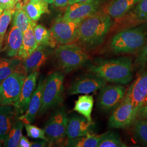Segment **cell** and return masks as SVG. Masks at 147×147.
Listing matches in <instances>:
<instances>
[{
	"instance_id": "obj_1",
	"label": "cell",
	"mask_w": 147,
	"mask_h": 147,
	"mask_svg": "<svg viewBox=\"0 0 147 147\" xmlns=\"http://www.w3.org/2000/svg\"><path fill=\"white\" fill-rule=\"evenodd\" d=\"M89 70L111 83L125 84L132 79V62L130 57L100 59L89 65Z\"/></svg>"
},
{
	"instance_id": "obj_2",
	"label": "cell",
	"mask_w": 147,
	"mask_h": 147,
	"mask_svg": "<svg viewBox=\"0 0 147 147\" xmlns=\"http://www.w3.org/2000/svg\"><path fill=\"white\" fill-rule=\"evenodd\" d=\"M112 26L110 16L98 11L80 22L78 39L87 47H96L103 42Z\"/></svg>"
},
{
	"instance_id": "obj_3",
	"label": "cell",
	"mask_w": 147,
	"mask_h": 147,
	"mask_svg": "<svg viewBox=\"0 0 147 147\" xmlns=\"http://www.w3.org/2000/svg\"><path fill=\"white\" fill-rule=\"evenodd\" d=\"M147 26L142 25L119 32L112 39L110 47L115 53H131L147 42Z\"/></svg>"
},
{
	"instance_id": "obj_4",
	"label": "cell",
	"mask_w": 147,
	"mask_h": 147,
	"mask_svg": "<svg viewBox=\"0 0 147 147\" xmlns=\"http://www.w3.org/2000/svg\"><path fill=\"white\" fill-rule=\"evenodd\" d=\"M64 75L63 73L55 71L50 74L44 81L39 115L44 114L62 102L64 89Z\"/></svg>"
},
{
	"instance_id": "obj_5",
	"label": "cell",
	"mask_w": 147,
	"mask_h": 147,
	"mask_svg": "<svg viewBox=\"0 0 147 147\" xmlns=\"http://www.w3.org/2000/svg\"><path fill=\"white\" fill-rule=\"evenodd\" d=\"M55 56L59 67L66 73H69L84 65L88 56L79 45L74 44H63L57 47Z\"/></svg>"
},
{
	"instance_id": "obj_6",
	"label": "cell",
	"mask_w": 147,
	"mask_h": 147,
	"mask_svg": "<svg viewBox=\"0 0 147 147\" xmlns=\"http://www.w3.org/2000/svg\"><path fill=\"white\" fill-rule=\"evenodd\" d=\"M27 75L16 71L0 83V105H12L18 100Z\"/></svg>"
},
{
	"instance_id": "obj_7",
	"label": "cell",
	"mask_w": 147,
	"mask_h": 147,
	"mask_svg": "<svg viewBox=\"0 0 147 147\" xmlns=\"http://www.w3.org/2000/svg\"><path fill=\"white\" fill-rule=\"evenodd\" d=\"M68 121V118L64 107H59L53 112L45 123L44 129L50 144L62 142L67 136Z\"/></svg>"
},
{
	"instance_id": "obj_8",
	"label": "cell",
	"mask_w": 147,
	"mask_h": 147,
	"mask_svg": "<svg viewBox=\"0 0 147 147\" xmlns=\"http://www.w3.org/2000/svg\"><path fill=\"white\" fill-rule=\"evenodd\" d=\"M80 22L59 17L54 21L50 29L53 38L61 45L71 44L78 37Z\"/></svg>"
},
{
	"instance_id": "obj_9",
	"label": "cell",
	"mask_w": 147,
	"mask_h": 147,
	"mask_svg": "<svg viewBox=\"0 0 147 147\" xmlns=\"http://www.w3.org/2000/svg\"><path fill=\"white\" fill-rule=\"evenodd\" d=\"M137 118L136 113L126 96L113 111L109 119V126L112 129L125 128L130 125Z\"/></svg>"
},
{
	"instance_id": "obj_10",
	"label": "cell",
	"mask_w": 147,
	"mask_h": 147,
	"mask_svg": "<svg viewBox=\"0 0 147 147\" xmlns=\"http://www.w3.org/2000/svg\"><path fill=\"white\" fill-rule=\"evenodd\" d=\"M126 89L121 85H105L100 89L98 104L102 110L115 109L124 99Z\"/></svg>"
},
{
	"instance_id": "obj_11",
	"label": "cell",
	"mask_w": 147,
	"mask_h": 147,
	"mask_svg": "<svg viewBox=\"0 0 147 147\" xmlns=\"http://www.w3.org/2000/svg\"><path fill=\"white\" fill-rule=\"evenodd\" d=\"M107 81L94 73L84 75L76 79L69 87V95L88 94L101 89Z\"/></svg>"
},
{
	"instance_id": "obj_12",
	"label": "cell",
	"mask_w": 147,
	"mask_h": 147,
	"mask_svg": "<svg viewBox=\"0 0 147 147\" xmlns=\"http://www.w3.org/2000/svg\"><path fill=\"white\" fill-rule=\"evenodd\" d=\"M100 0H89L69 5L63 18L80 22L98 12L101 5Z\"/></svg>"
},
{
	"instance_id": "obj_13",
	"label": "cell",
	"mask_w": 147,
	"mask_h": 147,
	"mask_svg": "<svg viewBox=\"0 0 147 147\" xmlns=\"http://www.w3.org/2000/svg\"><path fill=\"white\" fill-rule=\"evenodd\" d=\"M125 96L136 113L147 104V71L140 75L127 89Z\"/></svg>"
},
{
	"instance_id": "obj_14",
	"label": "cell",
	"mask_w": 147,
	"mask_h": 147,
	"mask_svg": "<svg viewBox=\"0 0 147 147\" xmlns=\"http://www.w3.org/2000/svg\"><path fill=\"white\" fill-rule=\"evenodd\" d=\"M39 75L38 71L33 72L28 75L25 80L20 96L13 105L16 114L18 117L24 115L28 109L32 95L36 89Z\"/></svg>"
},
{
	"instance_id": "obj_15",
	"label": "cell",
	"mask_w": 147,
	"mask_h": 147,
	"mask_svg": "<svg viewBox=\"0 0 147 147\" xmlns=\"http://www.w3.org/2000/svg\"><path fill=\"white\" fill-rule=\"evenodd\" d=\"M93 123L84 116L74 115L68 118L66 130L68 139L86 136L90 133V129Z\"/></svg>"
},
{
	"instance_id": "obj_16",
	"label": "cell",
	"mask_w": 147,
	"mask_h": 147,
	"mask_svg": "<svg viewBox=\"0 0 147 147\" xmlns=\"http://www.w3.org/2000/svg\"><path fill=\"white\" fill-rule=\"evenodd\" d=\"M44 81L42 80L39 81L36 89L32 95L26 112L24 115L18 117V119L22 121L24 124L32 123L39 111L42 102V90Z\"/></svg>"
},
{
	"instance_id": "obj_17",
	"label": "cell",
	"mask_w": 147,
	"mask_h": 147,
	"mask_svg": "<svg viewBox=\"0 0 147 147\" xmlns=\"http://www.w3.org/2000/svg\"><path fill=\"white\" fill-rule=\"evenodd\" d=\"M46 47L39 45L27 58L23 59L22 66L24 72L27 76L34 71H38L46 62L47 60V53Z\"/></svg>"
},
{
	"instance_id": "obj_18",
	"label": "cell",
	"mask_w": 147,
	"mask_h": 147,
	"mask_svg": "<svg viewBox=\"0 0 147 147\" xmlns=\"http://www.w3.org/2000/svg\"><path fill=\"white\" fill-rule=\"evenodd\" d=\"M23 37L24 32L18 27L13 25L7 36L5 47L1 50L4 51L7 56L15 57L20 49Z\"/></svg>"
},
{
	"instance_id": "obj_19",
	"label": "cell",
	"mask_w": 147,
	"mask_h": 147,
	"mask_svg": "<svg viewBox=\"0 0 147 147\" xmlns=\"http://www.w3.org/2000/svg\"><path fill=\"white\" fill-rule=\"evenodd\" d=\"M18 117L11 105H0V138L2 143Z\"/></svg>"
},
{
	"instance_id": "obj_20",
	"label": "cell",
	"mask_w": 147,
	"mask_h": 147,
	"mask_svg": "<svg viewBox=\"0 0 147 147\" xmlns=\"http://www.w3.org/2000/svg\"><path fill=\"white\" fill-rule=\"evenodd\" d=\"M140 0H112L106 8V13L111 18L119 19L136 5Z\"/></svg>"
},
{
	"instance_id": "obj_21",
	"label": "cell",
	"mask_w": 147,
	"mask_h": 147,
	"mask_svg": "<svg viewBox=\"0 0 147 147\" xmlns=\"http://www.w3.org/2000/svg\"><path fill=\"white\" fill-rule=\"evenodd\" d=\"M36 23L31 24L26 31L24 32L23 41L17 57L21 59L27 58L38 47L34 36V27Z\"/></svg>"
},
{
	"instance_id": "obj_22",
	"label": "cell",
	"mask_w": 147,
	"mask_h": 147,
	"mask_svg": "<svg viewBox=\"0 0 147 147\" xmlns=\"http://www.w3.org/2000/svg\"><path fill=\"white\" fill-rule=\"evenodd\" d=\"M13 25L18 27L23 32L26 31L30 25L36 23L33 21L23 8L21 1H19L14 7L13 14Z\"/></svg>"
},
{
	"instance_id": "obj_23",
	"label": "cell",
	"mask_w": 147,
	"mask_h": 147,
	"mask_svg": "<svg viewBox=\"0 0 147 147\" xmlns=\"http://www.w3.org/2000/svg\"><path fill=\"white\" fill-rule=\"evenodd\" d=\"M49 3L44 0L29 1L26 5H23V8L32 20L37 22L43 14L49 13Z\"/></svg>"
},
{
	"instance_id": "obj_24",
	"label": "cell",
	"mask_w": 147,
	"mask_h": 147,
	"mask_svg": "<svg viewBox=\"0 0 147 147\" xmlns=\"http://www.w3.org/2000/svg\"><path fill=\"white\" fill-rule=\"evenodd\" d=\"M94 105V99L92 95H80L75 102L73 110L84 116L88 121H92V112Z\"/></svg>"
},
{
	"instance_id": "obj_25",
	"label": "cell",
	"mask_w": 147,
	"mask_h": 147,
	"mask_svg": "<svg viewBox=\"0 0 147 147\" xmlns=\"http://www.w3.org/2000/svg\"><path fill=\"white\" fill-rule=\"evenodd\" d=\"M34 36L38 45L55 47L57 42L53 38L50 30L42 25H36L34 27Z\"/></svg>"
},
{
	"instance_id": "obj_26",
	"label": "cell",
	"mask_w": 147,
	"mask_h": 147,
	"mask_svg": "<svg viewBox=\"0 0 147 147\" xmlns=\"http://www.w3.org/2000/svg\"><path fill=\"white\" fill-rule=\"evenodd\" d=\"M101 135L89 133L86 136L68 139L65 146L70 147H97Z\"/></svg>"
},
{
	"instance_id": "obj_27",
	"label": "cell",
	"mask_w": 147,
	"mask_h": 147,
	"mask_svg": "<svg viewBox=\"0 0 147 147\" xmlns=\"http://www.w3.org/2000/svg\"><path fill=\"white\" fill-rule=\"evenodd\" d=\"M19 58H5L0 57V83L17 71L21 65Z\"/></svg>"
},
{
	"instance_id": "obj_28",
	"label": "cell",
	"mask_w": 147,
	"mask_h": 147,
	"mask_svg": "<svg viewBox=\"0 0 147 147\" xmlns=\"http://www.w3.org/2000/svg\"><path fill=\"white\" fill-rule=\"evenodd\" d=\"M23 127V122L18 119V117L3 143L5 147H16L19 146V141L22 136Z\"/></svg>"
},
{
	"instance_id": "obj_29",
	"label": "cell",
	"mask_w": 147,
	"mask_h": 147,
	"mask_svg": "<svg viewBox=\"0 0 147 147\" xmlns=\"http://www.w3.org/2000/svg\"><path fill=\"white\" fill-rule=\"evenodd\" d=\"M117 132L110 130L101 135L97 147H126Z\"/></svg>"
},
{
	"instance_id": "obj_30",
	"label": "cell",
	"mask_w": 147,
	"mask_h": 147,
	"mask_svg": "<svg viewBox=\"0 0 147 147\" xmlns=\"http://www.w3.org/2000/svg\"><path fill=\"white\" fill-rule=\"evenodd\" d=\"M14 8L6 9L0 16V51L2 49L4 37L12 19Z\"/></svg>"
},
{
	"instance_id": "obj_31",
	"label": "cell",
	"mask_w": 147,
	"mask_h": 147,
	"mask_svg": "<svg viewBox=\"0 0 147 147\" xmlns=\"http://www.w3.org/2000/svg\"><path fill=\"white\" fill-rule=\"evenodd\" d=\"M133 16L136 21L147 22V0H140L138 2Z\"/></svg>"
},
{
	"instance_id": "obj_32",
	"label": "cell",
	"mask_w": 147,
	"mask_h": 147,
	"mask_svg": "<svg viewBox=\"0 0 147 147\" xmlns=\"http://www.w3.org/2000/svg\"><path fill=\"white\" fill-rule=\"evenodd\" d=\"M135 132L143 144L147 146V121L140 119L135 125Z\"/></svg>"
},
{
	"instance_id": "obj_33",
	"label": "cell",
	"mask_w": 147,
	"mask_h": 147,
	"mask_svg": "<svg viewBox=\"0 0 147 147\" xmlns=\"http://www.w3.org/2000/svg\"><path fill=\"white\" fill-rule=\"evenodd\" d=\"M24 126L26 130L27 136L32 138L47 141L44 129L39 128L36 125H32L31 124H25Z\"/></svg>"
},
{
	"instance_id": "obj_34",
	"label": "cell",
	"mask_w": 147,
	"mask_h": 147,
	"mask_svg": "<svg viewBox=\"0 0 147 147\" xmlns=\"http://www.w3.org/2000/svg\"><path fill=\"white\" fill-rule=\"evenodd\" d=\"M135 62L138 64H144L147 63V42L142 47V50L137 56Z\"/></svg>"
},
{
	"instance_id": "obj_35",
	"label": "cell",
	"mask_w": 147,
	"mask_h": 147,
	"mask_svg": "<svg viewBox=\"0 0 147 147\" xmlns=\"http://www.w3.org/2000/svg\"><path fill=\"white\" fill-rule=\"evenodd\" d=\"M18 2V0H0V5L5 10L6 9L14 8Z\"/></svg>"
},
{
	"instance_id": "obj_36",
	"label": "cell",
	"mask_w": 147,
	"mask_h": 147,
	"mask_svg": "<svg viewBox=\"0 0 147 147\" xmlns=\"http://www.w3.org/2000/svg\"><path fill=\"white\" fill-rule=\"evenodd\" d=\"M49 4H53L57 7H64L68 5L69 0H45Z\"/></svg>"
},
{
	"instance_id": "obj_37",
	"label": "cell",
	"mask_w": 147,
	"mask_h": 147,
	"mask_svg": "<svg viewBox=\"0 0 147 147\" xmlns=\"http://www.w3.org/2000/svg\"><path fill=\"white\" fill-rule=\"evenodd\" d=\"M32 142L29 141V140L25 136L21 137L19 143V147H31Z\"/></svg>"
},
{
	"instance_id": "obj_38",
	"label": "cell",
	"mask_w": 147,
	"mask_h": 147,
	"mask_svg": "<svg viewBox=\"0 0 147 147\" xmlns=\"http://www.w3.org/2000/svg\"><path fill=\"white\" fill-rule=\"evenodd\" d=\"M139 119H147V104L142 107L137 113V116Z\"/></svg>"
},
{
	"instance_id": "obj_39",
	"label": "cell",
	"mask_w": 147,
	"mask_h": 147,
	"mask_svg": "<svg viewBox=\"0 0 147 147\" xmlns=\"http://www.w3.org/2000/svg\"><path fill=\"white\" fill-rule=\"evenodd\" d=\"M49 142L47 140H37L36 141L32 142L31 147H44L47 146Z\"/></svg>"
},
{
	"instance_id": "obj_40",
	"label": "cell",
	"mask_w": 147,
	"mask_h": 147,
	"mask_svg": "<svg viewBox=\"0 0 147 147\" xmlns=\"http://www.w3.org/2000/svg\"><path fill=\"white\" fill-rule=\"evenodd\" d=\"M89 0H69V5H71L73 3H78V2H85V1H87Z\"/></svg>"
},
{
	"instance_id": "obj_41",
	"label": "cell",
	"mask_w": 147,
	"mask_h": 147,
	"mask_svg": "<svg viewBox=\"0 0 147 147\" xmlns=\"http://www.w3.org/2000/svg\"><path fill=\"white\" fill-rule=\"evenodd\" d=\"M4 11H5V9L1 5H0V16H1V14H2V13Z\"/></svg>"
},
{
	"instance_id": "obj_42",
	"label": "cell",
	"mask_w": 147,
	"mask_h": 147,
	"mask_svg": "<svg viewBox=\"0 0 147 147\" xmlns=\"http://www.w3.org/2000/svg\"><path fill=\"white\" fill-rule=\"evenodd\" d=\"M30 0H24V5L27 4Z\"/></svg>"
},
{
	"instance_id": "obj_43",
	"label": "cell",
	"mask_w": 147,
	"mask_h": 147,
	"mask_svg": "<svg viewBox=\"0 0 147 147\" xmlns=\"http://www.w3.org/2000/svg\"><path fill=\"white\" fill-rule=\"evenodd\" d=\"M2 142L1 141V138H0V147H1V146H2Z\"/></svg>"
},
{
	"instance_id": "obj_44",
	"label": "cell",
	"mask_w": 147,
	"mask_h": 147,
	"mask_svg": "<svg viewBox=\"0 0 147 147\" xmlns=\"http://www.w3.org/2000/svg\"><path fill=\"white\" fill-rule=\"evenodd\" d=\"M40 1V0H30V1ZM45 1V0H44Z\"/></svg>"
},
{
	"instance_id": "obj_45",
	"label": "cell",
	"mask_w": 147,
	"mask_h": 147,
	"mask_svg": "<svg viewBox=\"0 0 147 147\" xmlns=\"http://www.w3.org/2000/svg\"><path fill=\"white\" fill-rule=\"evenodd\" d=\"M20 1V0H18V1Z\"/></svg>"
},
{
	"instance_id": "obj_46",
	"label": "cell",
	"mask_w": 147,
	"mask_h": 147,
	"mask_svg": "<svg viewBox=\"0 0 147 147\" xmlns=\"http://www.w3.org/2000/svg\"></svg>"
},
{
	"instance_id": "obj_47",
	"label": "cell",
	"mask_w": 147,
	"mask_h": 147,
	"mask_svg": "<svg viewBox=\"0 0 147 147\" xmlns=\"http://www.w3.org/2000/svg\"><path fill=\"white\" fill-rule=\"evenodd\" d=\"M147 104H146V105H147Z\"/></svg>"
}]
</instances>
